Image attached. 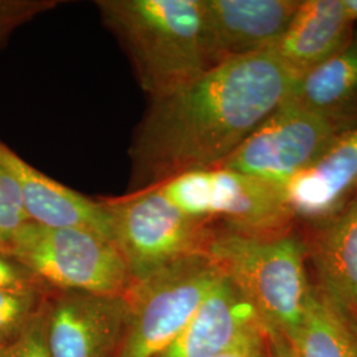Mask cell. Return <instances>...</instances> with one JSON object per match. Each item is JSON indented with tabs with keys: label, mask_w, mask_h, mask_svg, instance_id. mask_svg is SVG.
I'll return each instance as SVG.
<instances>
[{
	"label": "cell",
	"mask_w": 357,
	"mask_h": 357,
	"mask_svg": "<svg viewBox=\"0 0 357 357\" xmlns=\"http://www.w3.org/2000/svg\"><path fill=\"white\" fill-rule=\"evenodd\" d=\"M274 52L231 59L151 98L132 149L134 191L220 167L293 91Z\"/></svg>",
	"instance_id": "1"
},
{
	"label": "cell",
	"mask_w": 357,
	"mask_h": 357,
	"mask_svg": "<svg viewBox=\"0 0 357 357\" xmlns=\"http://www.w3.org/2000/svg\"><path fill=\"white\" fill-rule=\"evenodd\" d=\"M96 4L125 47L150 98L165 96L211 68L203 0H101Z\"/></svg>",
	"instance_id": "2"
},
{
	"label": "cell",
	"mask_w": 357,
	"mask_h": 357,
	"mask_svg": "<svg viewBox=\"0 0 357 357\" xmlns=\"http://www.w3.org/2000/svg\"><path fill=\"white\" fill-rule=\"evenodd\" d=\"M205 252L253 306L265 333L290 340L314 289L307 278L305 243L286 231L253 236L213 230Z\"/></svg>",
	"instance_id": "3"
},
{
	"label": "cell",
	"mask_w": 357,
	"mask_h": 357,
	"mask_svg": "<svg viewBox=\"0 0 357 357\" xmlns=\"http://www.w3.org/2000/svg\"><path fill=\"white\" fill-rule=\"evenodd\" d=\"M0 248L57 291L118 296L132 282L118 245L93 230L28 221Z\"/></svg>",
	"instance_id": "4"
},
{
	"label": "cell",
	"mask_w": 357,
	"mask_h": 357,
	"mask_svg": "<svg viewBox=\"0 0 357 357\" xmlns=\"http://www.w3.org/2000/svg\"><path fill=\"white\" fill-rule=\"evenodd\" d=\"M222 271L206 252L183 257L125 293L128 319L115 357H159L190 323Z\"/></svg>",
	"instance_id": "5"
},
{
	"label": "cell",
	"mask_w": 357,
	"mask_h": 357,
	"mask_svg": "<svg viewBox=\"0 0 357 357\" xmlns=\"http://www.w3.org/2000/svg\"><path fill=\"white\" fill-rule=\"evenodd\" d=\"M131 281L147 278L183 257L205 252L212 225L180 212L159 188L102 200ZM131 282V283H132Z\"/></svg>",
	"instance_id": "6"
},
{
	"label": "cell",
	"mask_w": 357,
	"mask_h": 357,
	"mask_svg": "<svg viewBox=\"0 0 357 357\" xmlns=\"http://www.w3.org/2000/svg\"><path fill=\"white\" fill-rule=\"evenodd\" d=\"M343 132L327 116L287 98L220 167L284 190Z\"/></svg>",
	"instance_id": "7"
},
{
	"label": "cell",
	"mask_w": 357,
	"mask_h": 357,
	"mask_svg": "<svg viewBox=\"0 0 357 357\" xmlns=\"http://www.w3.org/2000/svg\"><path fill=\"white\" fill-rule=\"evenodd\" d=\"M57 293L50 302L44 301L45 337L51 356H116L128 326L125 296Z\"/></svg>",
	"instance_id": "8"
},
{
	"label": "cell",
	"mask_w": 357,
	"mask_h": 357,
	"mask_svg": "<svg viewBox=\"0 0 357 357\" xmlns=\"http://www.w3.org/2000/svg\"><path fill=\"white\" fill-rule=\"evenodd\" d=\"M211 68L270 51L290 24L299 0H203Z\"/></svg>",
	"instance_id": "9"
},
{
	"label": "cell",
	"mask_w": 357,
	"mask_h": 357,
	"mask_svg": "<svg viewBox=\"0 0 357 357\" xmlns=\"http://www.w3.org/2000/svg\"><path fill=\"white\" fill-rule=\"evenodd\" d=\"M206 220L243 234L284 233L294 220L283 188L227 168H209Z\"/></svg>",
	"instance_id": "10"
},
{
	"label": "cell",
	"mask_w": 357,
	"mask_h": 357,
	"mask_svg": "<svg viewBox=\"0 0 357 357\" xmlns=\"http://www.w3.org/2000/svg\"><path fill=\"white\" fill-rule=\"evenodd\" d=\"M262 332L253 306L222 273L190 323L159 357H217Z\"/></svg>",
	"instance_id": "11"
},
{
	"label": "cell",
	"mask_w": 357,
	"mask_h": 357,
	"mask_svg": "<svg viewBox=\"0 0 357 357\" xmlns=\"http://www.w3.org/2000/svg\"><path fill=\"white\" fill-rule=\"evenodd\" d=\"M0 166L15 178L31 221L52 228H82L114 241L113 218L102 202L48 178L0 141Z\"/></svg>",
	"instance_id": "12"
},
{
	"label": "cell",
	"mask_w": 357,
	"mask_h": 357,
	"mask_svg": "<svg viewBox=\"0 0 357 357\" xmlns=\"http://www.w3.org/2000/svg\"><path fill=\"white\" fill-rule=\"evenodd\" d=\"M294 220L319 225L357 197V126L333 142L317 165L284 188Z\"/></svg>",
	"instance_id": "13"
},
{
	"label": "cell",
	"mask_w": 357,
	"mask_h": 357,
	"mask_svg": "<svg viewBox=\"0 0 357 357\" xmlns=\"http://www.w3.org/2000/svg\"><path fill=\"white\" fill-rule=\"evenodd\" d=\"M354 26L344 0H305L271 51L299 78L343 51Z\"/></svg>",
	"instance_id": "14"
},
{
	"label": "cell",
	"mask_w": 357,
	"mask_h": 357,
	"mask_svg": "<svg viewBox=\"0 0 357 357\" xmlns=\"http://www.w3.org/2000/svg\"><path fill=\"white\" fill-rule=\"evenodd\" d=\"M318 227L306 249L315 268L317 289L357 323V197Z\"/></svg>",
	"instance_id": "15"
},
{
	"label": "cell",
	"mask_w": 357,
	"mask_h": 357,
	"mask_svg": "<svg viewBox=\"0 0 357 357\" xmlns=\"http://www.w3.org/2000/svg\"><path fill=\"white\" fill-rule=\"evenodd\" d=\"M289 98L349 130L347 121L357 112L356 32L343 51L299 77Z\"/></svg>",
	"instance_id": "16"
},
{
	"label": "cell",
	"mask_w": 357,
	"mask_h": 357,
	"mask_svg": "<svg viewBox=\"0 0 357 357\" xmlns=\"http://www.w3.org/2000/svg\"><path fill=\"white\" fill-rule=\"evenodd\" d=\"M298 357H357V326L317 287L301 327L290 339Z\"/></svg>",
	"instance_id": "17"
},
{
	"label": "cell",
	"mask_w": 357,
	"mask_h": 357,
	"mask_svg": "<svg viewBox=\"0 0 357 357\" xmlns=\"http://www.w3.org/2000/svg\"><path fill=\"white\" fill-rule=\"evenodd\" d=\"M44 287L0 290V344L24 330L44 303Z\"/></svg>",
	"instance_id": "18"
},
{
	"label": "cell",
	"mask_w": 357,
	"mask_h": 357,
	"mask_svg": "<svg viewBox=\"0 0 357 357\" xmlns=\"http://www.w3.org/2000/svg\"><path fill=\"white\" fill-rule=\"evenodd\" d=\"M28 221L31 220L15 178L0 166V243H7Z\"/></svg>",
	"instance_id": "19"
},
{
	"label": "cell",
	"mask_w": 357,
	"mask_h": 357,
	"mask_svg": "<svg viewBox=\"0 0 357 357\" xmlns=\"http://www.w3.org/2000/svg\"><path fill=\"white\" fill-rule=\"evenodd\" d=\"M0 357H52L45 337L44 303L23 331L0 344Z\"/></svg>",
	"instance_id": "20"
},
{
	"label": "cell",
	"mask_w": 357,
	"mask_h": 357,
	"mask_svg": "<svg viewBox=\"0 0 357 357\" xmlns=\"http://www.w3.org/2000/svg\"><path fill=\"white\" fill-rule=\"evenodd\" d=\"M57 4L56 0H0V48L17 26Z\"/></svg>",
	"instance_id": "21"
},
{
	"label": "cell",
	"mask_w": 357,
	"mask_h": 357,
	"mask_svg": "<svg viewBox=\"0 0 357 357\" xmlns=\"http://www.w3.org/2000/svg\"><path fill=\"white\" fill-rule=\"evenodd\" d=\"M44 287L13 255L0 248V290Z\"/></svg>",
	"instance_id": "22"
},
{
	"label": "cell",
	"mask_w": 357,
	"mask_h": 357,
	"mask_svg": "<svg viewBox=\"0 0 357 357\" xmlns=\"http://www.w3.org/2000/svg\"><path fill=\"white\" fill-rule=\"evenodd\" d=\"M270 357H298L291 342L277 332L266 333Z\"/></svg>",
	"instance_id": "23"
},
{
	"label": "cell",
	"mask_w": 357,
	"mask_h": 357,
	"mask_svg": "<svg viewBox=\"0 0 357 357\" xmlns=\"http://www.w3.org/2000/svg\"><path fill=\"white\" fill-rule=\"evenodd\" d=\"M265 337H266L265 332L258 333L255 337L243 342L241 344L231 348L228 352L217 357H253L255 356V349L258 348V345L265 340Z\"/></svg>",
	"instance_id": "24"
},
{
	"label": "cell",
	"mask_w": 357,
	"mask_h": 357,
	"mask_svg": "<svg viewBox=\"0 0 357 357\" xmlns=\"http://www.w3.org/2000/svg\"><path fill=\"white\" fill-rule=\"evenodd\" d=\"M253 357H270L266 337H265V340L261 344L258 345V348L255 349V356Z\"/></svg>",
	"instance_id": "25"
},
{
	"label": "cell",
	"mask_w": 357,
	"mask_h": 357,
	"mask_svg": "<svg viewBox=\"0 0 357 357\" xmlns=\"http://www.w3.org/2000/svg\"><path fill=\"white\" fill-rule=\"evenodd\" d=\"M345 6L349 11V15L352 16L354 22H357V0H344Z\"/></svg>",
	"instance_id": "26"
}]
</instances>
